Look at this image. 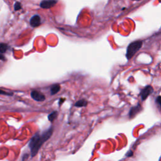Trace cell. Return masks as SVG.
Returning <instances> with one entry per match:
<instances>
[{"label": "cell", "mask_w": 161, "mask_h": 161, "mask_svg": "<svg viewBox=\"0 0 161 161\" xmlns=\"http://www.w3.org/2000/svg\"><path fill=\"white\" fill-rule=\"evenodd\" d=\"M142 46V41H135L129 44V46L127 47L126 50V57L127 59L129 60L134 56V55L138 52L140 50V48Z\"/></svg>", "instance_id": "7a4b0ae2"}, {"label": "cell", "mask_w": 161, "mask_h": 161, "mask_svg": "<svg viewBox=\"0 0 161 161\" xmlns=\"http://www.w3.org/2000/svg\"><path fill=\"white\" fill-rule=\"evenodd\" d=\"M57 112L53 111L52 113H51L49 116H48V119H49V120L50 122H52L54 120L57 118Z\"/></svg>", "instance_id": "8fae6325"}, {"label": "cell", "mask_w": 161, "mask_h": 161, "mask_svg": "<svg viewBox=\"0 0 161 161\" xmlns=\"http://www.w3.org/2000/svg\"><path fill=\"white\" fill-rule=\"evenodd\" d=\"M8 46L6 43H0V53L3 54L6 52V50H8Z\"/></svg>", "instance_id": "9c48e42d"}, {"label": "cell", "mask_w": 161, "mask_h": 161, "mask_svg": "<svg viewBox=\"0 0 161 161\" xmlns=\"http://www.w3.org/2000/svg\"><path fill=\"white\" fill-rule=\"evenodd\" d=\"M52 132L53 128L52 127H50L46 132L43 133L42 135H40L39 133H37L35 135L33 136L29 144L31 151V156L32 157H35L37 155L43 143L50 137L52 134Z\"/></svg>", "instance_id": "6da1fadb"}, {"label": "cell", "mask_w": 161, "mask_h": 161, "mask_svg": "<svg viewBox=\"0 0 161 161\" xmlns=\"http://www.w3.org/2000/svg\"><path fill=\"white\" fill-rule=\"evenodd\" d=\"M31 96H32V98L34 100L37 101H43L46 100L44 94L37 91H32L31 92Z\"/></svg>", "instance_id": "5b68a950"}, {"label": "cell", "mask_w": 161, "mask_h": 161, "mask_svg": "<svg viewBox=\"0 0 161 161\" xmlns=\"http://www.w3.org/2000/svg\"><path fill=\"white\" fill-rule=\"evenodd\" d=\"M137 1H138V0H137Z\"/></svg>", "instance_id": "e0dca14e"}, {"label": "cell", "mask_w": 161, "mask_h": 161, "mask_svg": "<svg viewBox=\"0 0 161 161\" xmlns=\"http://www.w3.org/2000/svg\"><path fill=\"white\" fill-rule=\"evenodd\" d=\"M142 109V107L140 104H138L137 106H135L134 107H132L130 109V111L129 112V116L130 118H133V116H135L137 114L139 113Z\"/></svg>", "instance_id": "52a82bcc"}, {"label": "cell", "mask_w": 161, "mask_h": 161, "mask_svg": "<svg viewBox=\"0 0 161 161\" xmlns=\"http://www.w3.org/2000/svg\"><path fill=\"white\" fill-rule=\"evenodd\" d=\"M156 103L158 107H159L160 109L161 110V96H158L156 99Z\"/></svg>", "instance_id": "7c38bea8"}, {"label": "cell", "mask_w": 161, "mask_h": 161, "mask_svg": "<svg viewBox=\"0 0 161 161\" xmlns=\"http://www.w3.org/2000/svg\"><path fill=\"white\" fill-rule=\"evenodd\" d=\"M64 100H63V99H62V98H61V99H60V101L59 102V105H61V103H62V102H64Z\"/></svg>", "instance_id": "2e32d148"}, {"label": "cell", "mask_w": 161, "mask_h": 161, "mask_svg": "<svg viewBox=\"0 0 161 161\" xmlns=\"http://www.w3.org/2000/svg\"><path fill=\"white\" fill-rule=\"evenodd\" d=\"M0 94H5V95H7V96H12L13 93H12V92H5V91H3V90H0Z\"/></svg>", "instance_id": "4fadbf2b"}, {"label": "cell", "mask_w": 161, "mask_h": 161, "mask_svg": "<svg viewBox=\"0 0 161 161\" xmlns=\"http://www.w3.org/2000/svg\"><path fill=\"white\" fill-rule=\"evenodd\" d=\"M153 91V88L151 86H146L140 92V96H141L142 100L144 101L145 100H146L149 96L152 93Z\"/></svg>", "instance_id": "3957f363"}, {"label": "cell", "mask_w": 161, "mask_h": 161, "mask_svg": "<svg viewBox=\"0 0 161 161\" xmlns=\"http://www.w3.org/2000/svg\"><path fill=\"white\" fill-rule=\"evenodd\" d=\"M88 102L86 101L85 100H81L78 101L76 104H75V106L76 107H86L87 105Z\"/></svg>", "instance_id": "30bf717a"}, {"label": "cell", "mask_w": 161, "mask_h": 161, "mask_svg": "<svg viewBox=\"0 0 161 161\" xmlns=\"http://www.w3.org/2000/svg\"><path fill=\"white\" fill-rule=\"evenodd\" d=\"M60 90V86L59 84H54L52 85V86L51 87L50 89V92H51V95H54L57 94L58 92H59Z\"/></svg>", "instance_id": "ba28073f"}, {"label": "cell", "mask_w": 161, "mask_h": 161, "mask_svg": "<svg viewBox=\"0 0 161 161\" xmlns=\"http://www.w3.org/2000/svg\"><path fill=\"white\" fill-rule=\"evenodd\" d=\"M0 60H6V58L5 57V56H3V54H1V53H0Z\"/></svg>", "instance_id": "5bb4252c"}, {"label": "cell", "mask_w": 161, "mask_h": 161, "mask_svg": "<svg viewBox=\"0 0 161 161\" xmlns=\"http://www.w3.org/2000/svg\"><path fill=\"white\" fill-rule=\"evenodd\" d=\"M30 25L33 27H37L40 25L41 24V18L39 15H34L30 19Z\"/></svg>", "instance_id": "8992f818"}, {"label": "cell", "mask_w": 161, "mask_h": 161, "mask_svg": "<svg viewBox=\"0 0 161 161\" xmlns=\"http://www.w3.org/2000/svg\"><path fill=\"white\" fill-rule=\"evenodd\" d=\"M132 155H133V152L132 151H129L128 152V154H126V156H127V157H132Z\"/></svg>", "instance_id": "9a60e30c"}, {"label": "cell", "mask_w": 161, "mask_h": 161, "mask_svg": "<svg viewBox=\"0 0 161 161\" xmlns=\"http://www.w3.org/2000/svg\"><path fill=\"white\" fill-rule=\"evenodd\" d=\"M57 0H43L40 3V6L42 8H50L56 4Z\"/></svg>", "instance_id": "277c9868"}]
</instances>
